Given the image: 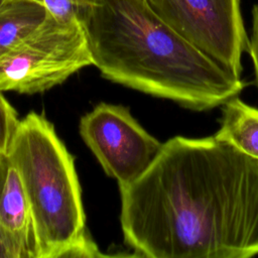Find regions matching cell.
<instances>
[{
  "label": "cell",
  "instance_id": "cell-1",
  "mask_svg": "<svg viewBox=\"0 0 258 258\" xmlns=\"http://www.w3.org/2000/svg\"><path fill=\"white\" fill-rule=\"evenodd\" d=\"M119 189L121 228L136 256L258 255V160L215 135L168 139Z\"/></svg>",
  "mask_w": 258,
  "mask_h": 258
},
{
  "label": "cell",
  "instance_id": "cell-2",
  "mask_svg": "<svg viewBox=\"0 0 258 258\" xmlns=\"http://www.w3.org/2000/svg\"><path fill=\"white\" fill-rule=\"evenodd\" d=\"M83 26L104 78L184 108H216L248 86L169 27L146 0H98Z\"/></svg>",
  "mask_w": 258,
  "mask_h": 258
},
{
  "label": "cell",
  "instance_id": "cell-3",
  "mask_svg": "<svg viewBox=\"0 0 258 258\" xmlns=\"http://www.w3.org/2000/svg\"><path fill=\"white\" fill-rule=\"evenodd\" d=\"M7 158L30 205L38 258H58L87 232L74 157L53 125L31 112L20 120Z\"/></svg>",
  "mask_w": 258,
  "mask_h": 258
},
{
  "label": "cell",
  "instance_id": "cell-4",
  "mask_svg": "<svg viewBox=\"0 0 258 258\" xmlns=\"http://www.w3.org/2000/svg\"><path fill=\"white\" fill-rule=\"evenodd\" d=\"M94 64L83 24L48 15L0 58V91L44 92L79 70Z\"/></svg>",
  "mask_w": 258,
  "mask_h": 258
},
{
  "label": "cell",
  "instance_id": "cell-5",
  "mask_svg": "<svg viewBox=\"0 0 258 258\" xmlns=\"http://www.w3.org/2000/svg\"><path fill=\"white\" fill-rule=\"evenodd\" d=\"M181 37L237 78L249 48L240 0H146Z\"/></svg>",
  "mask_w": 258,
  "mask_h": 258
},
{
  "label": "cell",
  "instance_id": "cell-6",
  "mask_svg": "<svg viewBox=\"0 0 258 258\" xmlns=\"http://www.w3.org/2000/svg\"><path fill=\"white\" fill-rule=\"evenodd\" d=\"M79 129L87 146L119 187L137 179L162 146L133 118L128 108L120 105H97L81 118Z\"/></svg>",
  "mask_w": 258,
  "mask_h": 258
},
{
  "label": "cell",
  "instance_id": "cell-7",
  "mask_svg": "<svg viewBox=\"0 0 258 258\" xmlns=\"http://www.w3.org/2000/svg\"><path fill=\"white\" fill-rule=\"evenodd\" d=\"M0 222L29 247L34 258H38L30 205L18 172L12 165L9 166L6 182L0 196Z\"/></svg>",
  "mask_w": 258,
  "mask_h": 258
},
{
  "label": "cell",
  "instance_id": "cell-8",
  "mask_svg": "<svg viewBox=\"0 0 258 258\" xmlns=\"http://www.w3.org/2000/svg\"><path fill=\"white\" fill-rule=\"evenodd\" d=\"M222 113L215 136L258 160V109L236 96L223 104Z\"/></svg>",
  "mask_w": 258,
  "mask_h": 258
},
{
  "label": "cell",
  "instance_id": "cell-9",
  "mask_svg": "<svg viewBox=\"0 0 258 258\" xmlns=\"http://www.w3.org/2000/svg\"><path fill=\"white\" fill-rule=\"evenodd\" d=\"M47 16L41 3L6 0L0 7V58L28 36Z\"/></svg>",
  "mask_w": 258,
  "mask_h": 258
},
{
  "label": "cell",
  "instance_id": "cell-10",
  "mask_svg": "<svg viewBox=\"0 0 258 258\" xmlns=\"http://www.w3.org/2000/svg\"><path fill=\"white\" fill-rule=\"evenodd\" d=\"M48 15L58 21H78L84 25L98 0H42Z\"/></svg>",
  "mask_w": 258,
  "mask_h": 258
},
{
  "label": "cell",
  "instance_id": "cell-11",
  "mask_svg": "<svg viewBox=\"0 0 258 258\" xmlns=\"http://www.w3.org/2000/svg\"><path fill=\"white\" fill-rule=\"evenodd\" d=\"M20 120L17 112L0 91V152L7 156Z\"/></svg>",
  "mask_w": 258,
  "mask_h": 258
},
{
  "label": "cell",
  "instance_id": "cell-12",
  "mask_svg": "<svg viewBox=\"0 0 258 258\" xmlns=\"http://www.w3.org/2000/svg\"><path fill=\"white\" fill-rule=\"evenodd\" d=\"M0 257L34 258L29 247L0 222Z\"/></svg>",
  "mask_w": 258,
  "mask_h": 258
},
{
  "label": "cell",
  "instance_id": "cell-13",
  "mask_svg": "<svg viewBox=\"0 0 258 258\" xmlns=\"http://www.w3.org/2000/svg\"><path fill=\"white\" fill-rule=\"evenodd\" d=\"M103 254L98 249L94 241L89 237L87 232L81 236L79 239L74 241L66 249H63L59 257H102Z\"/></svg>",
  "mask_w": 258,
  "mask_h": 258
},
{
  "label": "cell",
  "instance_id": "cell-14",
  "mask_svg": "<svg viewBox=\"0 0 258 258\" xmlns=\"http://www.w3.org/2000/svg\"><path fill=\"white\" fill-rule=\"evenodd\" d=\"M248 51L252 58L255 81L258 87V3L252 9V32Z\"/></svg>",
  "mask_w": 258,
  "mask_h": 258
},
{
  "label": "cell",
  "instance_id": "cell-15",
  "mask_svg": "<svg viewBox=\"0 0 258 258\" xmlns=\"http://www.w3.org/2000/svg\"><path fill=\"white\" fill-rule=\"evenodd\" d=\"M9 166H10V164H9L7 156L0 152V196L2 194V190H3L5 182H6Z\"/></svg>",
  "mask_w": 258,
  "mask_h": 258
},
{
  "label": "cell",
  "instance_id": "cell-16",
  "mask_svg": "<svg viewBox=\"0 0 258 258\" xmlns=\"http://www.w3.org/2000/svg\"><path fill=\"white\" fill-rule=\"evenodd\" d=\"M32 1H35V2H38V3L43 4V1H42V0H32Z\"/></svg>",
  "mask_w": 258,
  "mask_h": 258
},
{
  "label": "cell",
  "instance_id": "cell-17",
  "mask_svg": "<svg viewBox=\"0 0 258 258\" xmlns=\"http://www.w3.org/2000/svg\"><path fill=\"white\" fill-rule=\"evenodd\" d=\"M5 1H6V0H0V7L2 6V4H3Z\"/></svg>",
  "mask_w": 258,
  "mask_h": 258
}]
</instances>
